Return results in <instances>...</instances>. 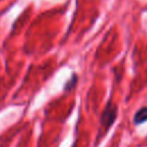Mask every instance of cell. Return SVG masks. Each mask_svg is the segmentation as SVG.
Returning a JSON list of instances; mask_svg holds the SVG:
<instances>
[{
	"label": "cell",
	"mask_w": 147,
	"mask_h": 147,
	"mask_svg": "<svg viewBox=\"0 0 147 147\" xmlns=\"http://www.w3.org/2000/svg\"><path fill=\"white\" fill-rule=\"evenodd\" d=\"M117 110H118V107L116 105L111 103L110 101L107 103L106 108L103 109L100 122H101V125L106 127V131L113 125L114 121L116 119V117H117Z\"/></svg>",
	"instance_id": "cell-1"
},
{
	"label": "cell",
	"mask_w": 147,
	"mask_h": 147,
	"mask_svg": "<svg viewBox=\"0 0 147 147\" xmlns=\"http://www.w3.org/2000/svg\"><path fill=\"white\" fill-rule=\"evenodd\" d=\"M147 121V107H142L139 110H137V113L133 116V123L136 125H139L144 122Z\"/></svg>",
	"instance_id": "cell-2"
},
{
	"label": "cell",
	"mask_w": 147,
	"mask_h": 147,
	"mask_svg": "<svg viewBox=\"0 0 147 147\" xmlns=\"http://www.w3.org/2000/svg\"><path fill=\"white\" fill-rule=\"evenodd\" d=\"M76 83H77V77H76V75H72V77L65 83V85H64V91H69V90L74 88V87L76 86Z\"/></svg>",
	"instance_id": "cell-3"
}]
</instances>
